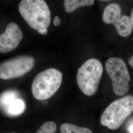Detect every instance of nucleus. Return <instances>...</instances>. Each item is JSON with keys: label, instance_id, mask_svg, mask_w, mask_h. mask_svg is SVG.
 <instances>
[{"label": "nucleus", "instance_id": "nucleus-13", "mask_svg": "<svg viewBox=\"0 0 133 133\" xmlns=\"http://www.w3.org/2000/svg\"><path fill=\"white\" fill-rule=\"evenodd\" d=\"M57 125L54 121H49L43 124L36 133H55Z\"/></svg>", "mask_w": 133, "mask_h": 133}, {"label": "nucleus", "instance_id": "nucleus-4", "mask_svg": "<svg viewBox=\"0 0 133 133\" xmlns=\"http://www.w3.org/2000/svg\"><path fill=\"white\" fill-rule=\"evenodd\" d=\"M63 74L60 71L49 68L36 76L32 84L34 97L38 100H47L54 95L62 84Z\"/></svg>", "mask_w": 133, "mask_h": 133}, {"label": "nucleus", "instance_id": "nucleus-8", "mask_svg": "<svg viewBox=\"0 0 133 133\" xmlns=\"http://www.w3.org/2000/svg\"><path fill=\"white\" fill-rule=\"evenodd\" d=\"M23 35L19 26L10 22L4 33L0 35V53L10 52L17 48L21 43Z\"/></svg>", "mask_w": 133, "mask_h": 133}, {"label": "nucleus", "instance_id": "nucleus-20", "mask_svg": "<svg viewBox=\"0 0 133 133\" xmlns=\"http://www.w3.org/2000/svg\"></svg>", "mask_w": 133, "mask_h": 133}, {"label": "nucleus", "instance_id": "nucleus-15", "mask_svg": "<svg viewBox=\"0 0 133 133\" xmlns=\"http://www.w3.org/2000/svg\"><path fill=\"white\" fill-rule=\"evenodd\" d=\"M39 33L40 34H42V35H46L48 32V29H43L42 30H40V31H38Z\"/></svg>", "mask_w": 133, "mask_h": 133}, {"label": "nucleus", "instance_id": "nucleus-16", "mask_svg": "<svg viewBox=\"0 0 133 133\" xmlns=\"http://www.w3.org/2000/svg\"><path fill=\"white\" fill-rule=\"evenodd\" d=\"M128 130L129 133H133V123L129 126Z\"/></svg>", "mask_w": 133, "mask_h": 133}, {"label": "nucleus", "instance_id": "nucleus-17", "mask_svg": "<svg viewBox=\"0 0 133 133\" xmlns=\"http://www.w3.org/2000/svg\"><path fill=\"white\" fill-rule=\"evenodd\" d=\"M129 64L131 66H132L133 68V54L129 60Z\"/></svg>", "mask_w": 133, "mask_h": 133}, {"label": "nucleus", "instance_id": "nucleus-10", "mask_svg": "<svg viewBox=\"0 0 133 133\" xmlns=\"http://www.w3.org/2000/svg\"><path fill=\"white\" fill-rule=\"evenodd\" d=\"M95 0H64V6L67 13H71L78 8L94 4Z\"/></svg>", "mask_w": 133, "mask_h": 133}, {"label": "nucleus", "instance_id": "nucleus-5", "mask_svg": "<svg viewBox=\"0 0 133 133\" xmlns=\"http://www.w3.org/2000/svg\"><path fill=\"white\" fill-rule=\"evenodd\" d=\"M105 66L115 94L119 96L126 94L129 90L130 76L125 63L118 57H111L107 61Z\"/></svg>", "mask_w": 133, "mask_h": 133}, {"label": "nucleus", "instance_id": "nucleus-7", "mask_svg": "<svg viewBox=\"0 0 133 133\" xmlns=\"http://www.w3.org/2000/svg\"><path fill=\"white\" fill-rule=\"evenodd\" d=\"M102 19L105 24L114 25L121 37H127L132 33L133 28L130 17L122 15L121 7L117 4H110L105 8Z\"/></svg>", "mask_w": 133, "mask_h": 133}, {"label": "nucleus", "instance_id": "nucleus-2", "mask_svg": "<svg viewBox=\"0 0 133 133\" xmlns=\"http://www.w3.org/2000/svg\"><path fill=\"white\" fill-rule=\"evenodd\" d=\"M133 112V96H126L110 104L101 116V124L110 130L119 128Z\"/></svg>", "mask_w": 133, "mask_h": 133}, {"label": "nucleus", "instance_id": "nucleus-19", "mask_svg": "<svg viewBox=\"0 0 133 133\" xmlns=\"http://www.w3.org/2000/svg\"><path fill=\"white\" fill-rule=\"evenodd\" d=\"M102 1H109V0H102Z\"/></svg>", "mask_w": 133, "mask_h": 133}, {"label": "nucleus", "instance_id": "nucleus-3", "mask_svg": "<svg viewBox=\"0 0 133 133\" xmlns=\"http://www.w3.org/2000/svg\"><path fill=\"white\" fill-rule=\"evenodd\" d=\"M103 72L101 62L95 58L86 61L78 69L76 75L77 83L84 95L92 96L96 93Z\"/></svg>", "mask_w": 133, "mask_h": 133}, {"label": "nucleus", "instance_id": "nucleus-9", "mask_svg": "<svg viewBox=\"0 0 133 133\" xmlns=\"http://www.w3.org/2000/svg\"><path fill=\"white\" fill-rule=\"evenodd\" d=\"M18 98H19V94L17 91H5L0 95V109L5 112L11 103Z\"/></svg>", "mask_w": 133, "mask_h": 133}, {"label": "nucleus", "instance_id": "nucleus-18", "mask_svg": "<svg viewBox=\"0 0 133 133\" xmlns=\"http://www.w3.org/2000/svg\"><path fill=\"white\" fill-rule=\"evenodd\" d=\"M130 19H131V23L132 25V28L133 30V10L132 11L131 14V17H130Z\"/></svg>", "mask_w": 133, "mask_h": 133}, {"label": "nucleus", "instance_id": "nucleus-11", "mask_svg": "<svg viewBox=\"0 0 133 133\" xmlns=\"http://www.w3.org/2000/svg\"><path fill=\"white\" fill-rule=\"evenodd\" d=\"M26 109L24 101L18 98L14 101L5 111V113L10 116H17L22 114Z\"/></svg>", "mask_w": 133, "mask_h": 133}, {"label": "nucleus", "instance_id": "nucleus-14", "mask_svg": "<svg viewBox=\"0 0 133 133\" xmlns=\"http://www.w3.org/2000/svg\"><path fill=\"white\" fill-rule=\"evenodd\" d=\"M61 23V20L58 16H55L53 20V24L55 26H58Z\"/></svg>", "mask_w": 133, "mask_h": 133}, {"label": "nucleus", "instance_id": "nucleus-12", "mask_svg": "<svg viewBox=\"0 0 133 133\" xmlns=\"http://www.w3.org/2000/svg\"><path fill=\"white\" fill-rule=\"evenodd\" d=\"M61 133H93L89 129L81 127L72 124H62L60 127Z\"/></svg>", "mask_w": 133, "mask_h": 133}, {"label": "nucleus", "instance_id": "nucleus-6", "mask_svg": "<svg viewBox=\"0 0 133 133\" xmlns=\"http://www.w3.org/2000/svg\"><path fill=\"white\" fill-rule=\"evenodd\" d=\"M33 57L22 55L0 63V79L8 80L23 76L33 68Z\"/></svg>", "mask_w": 133, "mask_h": 133}, {"label": "nucleus", "instance_id": "nucleus-1", "mask_svg": "<svg viewBox=\"0 0 133 133\" xmlns=\"http://www.w3.org/2000/svg\"><path fill=\"white\" fill-rule=\"evenodd\" d=\"M18 10L23 19L34 30L48 29L50 24L51 12L44 0H22Z\"/></svg>", "mask_w": 133, "mask_h": 133}]
</instances>
